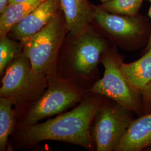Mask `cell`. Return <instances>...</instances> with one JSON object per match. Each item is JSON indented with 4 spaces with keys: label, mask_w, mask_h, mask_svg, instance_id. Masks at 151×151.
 <instances>
[{
    "label": "cell",
    "mask_w": 151,
    "mask_h": 151,
    "mask_svg": "<svg viewBox=\"0 0 151 151\" xmlns=\"http://www.w3.org/2000/svg\"><path fill=\"white\" fill-rule=\"evenodd\" d=\"M104 67L103 78L92 87V93L105 96L139 116L143 114L141 95L134 91L124 78L120 65L123 58L114 48L110 47L100 61Z\"/></svg>",
    "instance_id": "obj_3"
},
{
    "label": "cell",
    "mask_w": 151,
    "mask_h": 151,
    "mask_svg": "<svg viewBox=\"0 0 151 151\" xmlns=\"http://www.w3.org/2000/svg\"><path fill=\"white\" fill-rule=\"evenodd\" d=\"M60 7V0H45L14 25L9 34L20 42L26 41L48 24L58 14Z\"/></svg>",
    "instance_id": "obj_9"
},
{
    "label": "cell",
    "mask_w": 151,
    "mask_h": 151,
    "mask_svg": "<svg viewBox=\"0 0 151 151\" xmlns=\"http://www.w3.org/2000/svg\"><path fill=\"white\" fill-rule=\"evenodd\" d=\"M102 103L98 98L88 99L55 118L25 126L21 131V139L27 145L44 140H58L90 148L95 143L91 124Z\"/></svg>",
    "instance_id": "obj_1"
},
{
    "label": "cell",
    "mask_w": 151,
    "mask_h": 151,
    "mask_svg": "<svg viewBox=\"0 0 151 151\" xmlns=\"http://www.w3.org/2000/svg\"><path fill=\"white\" fill-rule=\"evenodd\" d=\"M80 98L79 91L69 82L54 80L29 111L25 125L37 124L42 119L60 113L75 105Z\"/></svg>",
    "instance_id": "obj_7"
},
{
    "label": "cell",
    "mask_w": 151,
    "mask_h": 151,
    "mask_svg": "<svg viewBox=\"0 0 151 151\" xmlns=\"http://www.w3.org/2000/svg\"><path fill=\"white\" fill-rule=\"evenodd\" d=\"M102 3H105V2H108L109 1V0H100Z\"/></svg>",
    "instance_id": "obj_22"
},
{
    "label": "cell",
    "mask_w": 151,
    "mask_h": 151,
    "mask_svg": "<svg viewBox=\"0 0 151 151\" xmlns=\"http://www.w3.org/2000/svg\"><path fill=\"white\" fill-rule=\"evenodd\" d=\"M151 146V111L130 123L115 151H145Z\"/></svg>",
    "instance_id": "obj_11"
},
{
    "label": "cell",
    "mask_w": 151,
    "mask_h": 151,
    "mask_svg": "<svg viewBox=\"0 0 151 151\" xmlns=\"http://www.w3.org/2000/svg\"><path fill=\"white\" fill-rule=\"evenodd\" d=\"M143 113L151 111V82L141 93Z\"/></svg>",
    "instance_id": "obj_17"
},
{
    "label": "cell",
    "mask_w": 151,
    "mask_h": 151,
    "mask_svg": "<svg viewBox=\"0 0 151 151\" xmlns=\"http://www.w3.org/2000/svg\"><path fill=\"white\" fill-rule=\"evenodd\" d=\"M24 1H25V0H9V4L18 3V2H20Z\"/></svg>",
    "instance_id": "obj_20"
},
{
    "label": "cell",
    "mask_w": 151,
    "mask_h": 151,
    "mask_svg": "<svg viewBox=\"0 0 151 151\" xmlns=\"http://www.w3.org/2000/svg\"><path fill=\"white\" fill-rule=\"evenodd\" d=\"M145 151H151V146H150V147H147V148H146V149L145 150Z\"/></svg>",
    "instance_id": "obj_21"
},
{
    "label": "cell",
    "mask_w": 151,
    "mask_h": 151,
    "mask_svg": "<svg viewBox=\"0 0 151 151\" xmlns=\"http://www.w3.org/2000/svg\"><path fill=\"white\" fill-rule=\"evenodd\" d=\"M120 70L132 89L141 95L151 82V48L133 62L126 63L123 62Z\"/></svg>",
    "instance_id": "obj_12"
},
{
    "label": "cell",
    "mask_w": 151,
    "mask_h": 151,
    "mask_svg": "<svg viewBox=\"0 0 151 151\" xmlns=\"http://www.w3.org/2000/svg\"><path fill=\"white\" fill-rule=\"evenodd\" d=\"M146 0H109L98 6L104 11L113 14L135 16L139 14V11Z\"/></svg>",
    "instance_id": "obj_15"
},
{
    "label": "cell",
    "mask_w": 151,
    "mask_h": 151,
    "mask_svg": "<svg viewBox=\"0 0 151 151\" xmlns=\"http://www.w3.org/2000/svg\"><path fill=\"white\" fill-rule=\"evenodd\" d=\"M94 19L103 32L123 48L138 50L147 45L151 22L141 14L125 16L113 14L94 6Z\"/></svg>",
    "instance_id": "obj_4"
},
{
    "label": "cell",
    "mask_w": 151,
    "mask_h": 151,
    "mask_svg": "<svg viewBox=\"0 0 151 151\" xmlns=\"http://www.w3.org/2000/svg\"><path fill=\"white\" fill-rule=\"evenodd\" d=\"M45 79L33 72L30 60L22 52L6 69L0 96L11 99L13 104L20 103L28 94L43 86Z\"/></svg>",
    "instance_id": "obj_6"
},
{
    "label": "cell",
    "mask_w": 151,
    "mask_h": 151,
    "mask_svg": "<svg viewBox=\"0 0 151 151\" xmlns=\"http://www.w3.org/2000/svg\"><path fill=\"white\" fill-rule=\"evenodd\" d=\"M67 30L73 37L85 30L94 19L95 7L88 0H60Z\"/></svg>",
    "instance_id": "obj_10"
},
{
    "label": "cell",
    "mask_w": 151,
    "mask_h": 151,
    "mask_svg": "<svg viewBox=\"0 0 151 151\" xmlns=\"http://www.w3.org/2000/svg\"><path fill=\"white\" fill-rule=\"evenodd\" d=\"M23 52L22 43L11 40L7 36L0 38V75L4 74L11 62Z\"/></svg>",
    "instance_id": "obj_16"
},
{
    "label": "cell",
    "mask_w": 151,
    "mask_h": 151,
    "mask_svg": "<svg viewBox=\"0 0 151 151\" xmlns=\"http://www.w3.org/2000/svg\"><path fill=\"white\" fill-rule=\"evenodd\" d=\"M109 100L102 103L93 120L92 135L97 151H115L134 119V113Z\"/></svg>",
    "instance_id": "obj_5"
},
{
    "label": "cell",
    "mask_w": 151,
    "mask_h": 151,
    "mask_svg": "<svg viewBox=\"0 0 151 151\" xmlns=\"http://www.w3.org/2000/svg\"><path fill=\"white\" fill-rule=\"evenodd\" d=\"M11 99L0 98V150L5 151L7 146L9 137L14 128V113Z\"/></svg>",
    "instance_id": "obj_14"
},
{
    "label": "cell",
    "mask_w": 151,
    "mask_h": 151,
    "mask_svg": "<svg viewBox=\"0 0 151 151\" xmlns=\"http://www.w3.org/2000/svg\"><path fill=\"white\" fill-rule=\"evenodd\" d=\"M65 30V18L63 19L58 13L42 30L26 41L20 42L36 75L45 78L54 73Z\"/></svg>",
    "instance_id": "obj_2"
},
{
    "label": "cell",
    "mask_w": 151,
    "mask_h": 151,
    "mask_svg": "<svg viewBox=\"0 0 151 151\" xmlns=\"http://www.w3.org/2000/svg\"><path fill=\"white\" fill-rule=\"evenodd\" d=\"M45 0H25L9 4L0 15V37L7 36L12 27Z\"/></svg>",
    "instance_id": "obj_13"
},
{
    "label": "cell",
    "mask_w": 151,
    "mask_h": 151,
    "mask_svg": "<svg viewBox=\"0 0 151 151\" xmlns=\"http://www.w3.org/2000/svg\"><path fill=\"white\" fill-rule=\"evenodd\" d=\"M147 1H149V2H150V9H149V10H148V16H149V17H150V20H151V0H147ZM151 48V37H150V40H149V42H148V44H147V45L146 46V48H145V52H146V51H147L148 50H149Z\"/></svg>",
    "instance_id": "obj_18"
},
{
    "label": "cell",
    "mask_w": 151,
    "mask_h": 151,
    "mask_svg": "<svg viewBox=\"0 0 151 151\" xmlns=\"http://www.w3.org/2000/svg\"><path fill=\"white\" fill-rule=\"evenodd\" d=\"M9 0H0V13L5 10L9 5Z\"/></svg>",
    "instance_id": "obj_19"
},
{
    "label": "cell",
    "mask_w": 151,
    "mask_h": 151,
    "mask_svg": "<svg viewBox=\"0 0 151 151\" xmlns=\"http://www.w3.org/2000/svg\"><path fill=\"white\" fill-rule=\"evenodd\" d=\"M74 38L70 53V66L78 75H91L109 47L108 42L90 26Z\"/></svg>",
    "instance_id": "obj_8"
}]
</instances>
